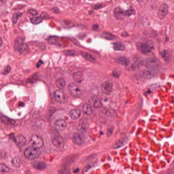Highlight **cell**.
Segmentation results:
<instances>
[{
    "label": "cell",
    "mask_w": 174,
    "mask_h": 174,
    "mask_svg": "<svg viewBox=\"0 0 174 174\" xmlns=\"http://www.w3.org/2000/svg\"><path fill=\"white\" fill-rule=\"evenodd\" d=\"M15 142L17 146L19 147H23L26 144V139L22 135H18L15 138Z\"/></svg>",
    "instance_id": "5bb4252c"
},
{
    "label": "cell",
    "mask_w": 174,
    "mask_h": 174,
    "mask_svg": "<svg viewBox=\"0 0 174 174\" xmlns=\"http://www.w3.org/2000/svg\"><path fill=\"white\" fill-rule=\"evenodd\" d=\"M24 154L27 159L32 160L38 158L40 155V148L30 146L25 149Z\"/></svg>",
    "instance_id": "6da1fadb"
},
{
    "label": "cell",
    "mask_w": 174,
    "mask_h": 174,
    "mask_svg": "<svg viewBox=\"0 0 174 174\" xmlns=\"http://www.w3.org/2000/svg\"><path fill=\"white\" fill-rule=\"evenodd\" d=\"M81 54L83 58L90 62L93 63H94L96 62V59L90 54L85 52H82Z\"/></svg>",
    "instance_id": "d6986e66"
},
{
    "label": "cell",
    "mask_w": 174,
    "mask_h": 174,
    "mask_svg": "<svg viewBox=\"0 0 174 174\" xmlns=\"http://www.w3.org/2000/svg\"><path fill=\"white\" fill-rule=\"evenodd\" d=\"M99 28V25L97 24H94L92 27L94 31H97L98 29Z\"/></svg>",
    "instance_id": "d590c367"
},
{
    "label": "cell",
    "mask_w": 174,
    "mask_h": 174,
    "mask_svg": "<svg viewBox=\"0 0 174 174\" xmlns=\"http://www.w3.org/2000/svg\"><path fill=\"white\" fill-rule=\"evenodd\" d=\"M54 97L56 101L59 103H64L66 101V97L65 94L60 90H56L54 92Z\"/></svg>",
    "instance_id": "52a82bcc"
},
{
    "label": "cell",
    "mask_w": 174,
    "mask_h": 174,
    "mask_svg": "<svg viewBox=\"0 0 174 174\" xmlns=\"http://www.w3.org/2000/svg\"><path fill=\"white\" fill-rule=\"evenodd\" d=\"M6 0H0L1 3H3L6 1Z\"/></svg>",
    "instance_id": "ab89813d"
},
{
    "label": "cell",
    "mask_w": 174,
    "mask_h": 174,
    "mask_svg": "<svg viewBox=\"0 0 174 174\" xmlns=\"http://www.w3.org/2000/svg\"><path fill=\"white\" fill-rule=\"evenodd\" d=\"M10 70L11 67H9V66L6 67L3 70V71L2 72V74L3 75H7L10 72Z\"/></svg>",
    "instance_id": "1f68e13d"
},
{
    "label": "cell",
    "mask_w": 174,
    "mask_h": 174,
    "mask_svg": "<svg viewBox=\"0 0 174 174\" xmlns=\"http://www.w3.org/2000/svg\"><path fill=\"white\" fill-rule=\"evenodd\" d=\"M28 12L30 14L33 16H36L38 14V12L37 11L33 9H30L28 11Z\"/></svg>",
    "instance_id": "836d02e7"
},
{
    "label": "cell",
    "mask_w": 174,
    "mask_h": 174,
    "mask_svg": "<svg viewBox=\"0 0 174 174\" xmlns=\"http://www.w3.org/2000/svg\"><path fill=\"white\" fill-rule=\"evenodd\" d=\"M143 76L146 78H152L156 75V73L153 70H147L143 72Z\"/></svg>",
    "instance_id": "ffe728a7"
},
{
    "label": "cell",
    "mask_w": 174,
    "mask_h": 174,
    "mask_svg": "<svg viewBox=\"0 0 174 174\" xmlns=\"http://www.w3.org/2000/svg\"><path fill=\"white\" fill-rule=\"evenodd\" d=\"M67 123L62 119H59L55 121L54 126L57 131L60 132L64 130L67 127Z\"/></svg>",
    "instance_id": "7c38bea8"
},
{
    "label": "cell",
    "mask_w": 174,
    "mask_h": 174,
    "mask_svg": "<svg viewBox=\"0 0 174 174\" xmlns=\"http://www.w3.org/2000/svg\"><path fill=\"white\" fill-rule=\"evenodd\" d=\"M56 84L57 87L60 89H63L65 87L66 83L63 79L60 78L56 80Z\"/></svg>",
    "instance_id": "cb8c5ba5"
},
{
    "label": "cell",
    "mask_w": 174,
    "mask_h": 174,
    "mask_svg": "<svg viewBox=\"0 0 174 174\" xmlns=\"http://www.w3.org/2000/svg\"><path fill=\"white\" fill-rule=\"evenodd\" d=\"M81 115V110L78 109H72L69 113V115L70 118L73 120H77L80 117Z\"/></svg>",
    "instance_id": "9a60e30c"
},
{
    "label": "cell",
    "mask_w": 174,
    "mask_h": 174,
    "mask_svg": "<svg viewBox=\"0 0 174 174\" xmlns=\"http://www.w3.org/2000/svg\"><path fill=\"white\" fill-rule=\"evenodd\" d=\"M33 166L34 168L38 170H42L45 168L46 164L44 162L40 161H37L34 162Z\"/></svg>",
    "instance_id": "7402d4cb"
},
{
    "label": "cell",
    "mask_w": 174,
    "mask_h": 174,
    "mask_svg": "<svg viewBox=\"0 0 174 174\" xmlns=\"http://www.w3.org/2000/svg\"><path fill=\"white\" fill-rule=\"evenodd\" d=\"M102 37L104 39L109 40H114L116 38L115 36L113 34L108 32H103L102 34Z\"/></svg>",
    "instance_id": "603a6c76"
},
{
    "label": "cell",
    "mask_w": 174,
    "mask_h": 174,
    "mask_svg": "<svg viewBox=\"0 0 174 174\" xmlns=\"http://www.w3.org/2000/svg\"><path fill=\"white\" fill-rule=\"evenodd\" d=\"M135 13V11L133 8H130L128 10L125 11V15L126 16H129L132 15L134 14Z\"/></svg>",
    "instance_id": "83f0119b"
},
{
    "label": "cell",
    "mask_w": 174,
    "mask_h": 174,
    "mask_svg": "<svg viewBox=\"0 0 174 174\" xmlns=\"http://www.w3.org/2000/svg\"><path fill=\"white\" fill-rule=\"evenodd\" d=\"M83 111L87 115H91L92 114L93 109L90 105L87 103H85L83 106L82 107Z\"/></svg>",
    "instance_id": "44dd1931"
},
{
    "label": "cell",
    "mask_w": 174,
    "mask_h": 174,
    "mask_svg": "<svg viewBox=\"0 0 174 174\" xmlns=\"http://www.w3.org/2000/svg\"><path fill=\"white\" fill-rule=\"evenodd\" d=\"M0 168L1 172L2 173H7L9 171V169L4 164H0Z\"/></svg>",
    "instance_id": "f546056e"
},
{
    "label": "cell",
    "mask_w": 174,
    "mask_h": 174,
    "mask_svg": "<svg viewBox=\"0 0 174 174\" xmlns=\"http://www.w3.org/2000/svg\"><path fill=\"white\" fill-rule=\"evenodd\" d=\"M49 42L51 43H54L58 40V38L55 37H52L49 39Z\"/></svg>",
    "instance_id": "d6a6232c"
},
{
    "label": "cell",
    "mask_w": 174,
    "mask_h": 174,
    "mask_svg": "<svg viewBox=\"0 0 174 174\" xmlns=\"http://www.w3.org/2000/svg\"><path fill=\"white\" fill-rule=\"evenodd\" d=\"M68 89L71 94L76 97H79L82 94V90L76 83H70L69 85Z\"/></svg>",
    "instance_id": "3957f363"
},
{
    "label": "cell",
    "mask_w": 174,
    "mask_h": 174,
    "mask_svg": "<svg viewBox=\"0 0 174 174\" xmlns=\"http://www.w3.org/2000/svg\"><path fill=\"white\" fill-rule=\"evenodd\" d=\"M52 141L53 144L56 147H62L64 146V139L61 136H55L52 139Z\"/></svg>",
    "instance_id": "4fadbf2b"
},
{
    "label": "cell",
    "mask_w": 174,
    "mask_h": 174,
    "mask_svg": "<svg viewBox=\"0 0 174 174\" xmlns=\"http://www.w3.org/2000/svg\"><path fill=\"white\" fill-rule=\"evenodd\" d=\"M144 65L146 67L150 69H154L161 66V63L159 60L155 57L147 58L144 61Z\"/></svg>",
    "instance_id": "7a4b0ae2"
},
{
    "label": "cell",
    "mask_w": 174,
    "mask_h": 174,
    "mask_svg": "<svg viewBox=\"0 0 174 174\" xmlns=\"http://www.w3.org/2000/svg\"><path fill=\"white\" fill-rule=\"evenodd\" d=\"M26 47L24 43V40L22 38L19 37L16 39L14 45V48L16 51L22 53L25 50Z\"/></svg>",
    "instance_id": "5b68a950"
},
{
    "label": "cell",
    "mask_w": 174,
    "mask_h": 174,
    "mask_svg": "<svg viewBox=\"0 0 174 174\" xmlns=\"http://www.w3.org/2000/svg\"><path fill=\"white\" fill-rule=\"evenodd\" d=\"M153 48V45L152 43L150 41H147L142 43L139 47L140 51L143 53H149L152 51Z\"/></svg>",
    "instance_id": "8992f818"
},
{
    "label": "cell",
    "mask_w": 174,
    "mask_h": 174,
    "mask_svg": "<svg viewBox=\"0 0 174 174\" xmlns=\"http://www.w3.org/2000/svg\"><path fill=\"white\" fill-rule=\"evenodd\" d=\"M22 14L20 13H15L14 14L12 17V21L13 24L16 23L19 17L21 16Z\"/></svg>",
    "instance_id": "f1b7e54d"
},
{
    "label": "cell",
    "mask_w": 174,
    "mask_h": 174,
    "mask_svg": "<svg viewBox=\"0 0 174 174\" xmlns=\"http://www.w3.org/2000/svg\"><path fill=\"white\" fill-rule=\"evenodd\" d=\"M128 141L127 138H123L120 139L114 144L113 145V147L114 149L120 148V147H122L126 144L128 142Z\"/></svg>",
    "instance_id": "2e32d148"
},
{
    "label": "cell",
    "mask_w": 174,
    "mask_h": 174,
    "mask_svg": "<svg viewBox=\"0 0 174 174\" xmlns=\"http://www.w3.org/2000/svg\"><path fill=\"white\" fill-rule=\"evenodd\" d=\"M114 48L115 50L117 51H121L124 50V45L120 42H116L114 44Z\"/></svg>",
    "instance_id": "484cf974"
},
{
    "label": "cell",
    "mask_w": 174,
    "mask_h": 174,
    "mask_svg": "<svg viewBox=\"0 0 174 174\" xmlns=\"http://www.w3.org/2000/svg\"><path fill=\"white\" fill-rule=\"evenodd\" d=\"M113 15L117 20H123L126 16L125 11L121 8L118 7L115 8L113 11Z\"/></svg>",
    "instance_id": "ba28073f"
},
{
    "label": "cell",
    "mask_w": 174,
    "mask_h": 174,
    "mask_svg": "<svg viewBox=\"0 0 174 174\" xmlns=\"http://www.w3.org/2000/svg\"><path fill=\"white\" fill-rule=\"evenodd\" d=\"M168 11V6L166 3L161 6L158 12V16L160 19H163L166 16Z\"/></svg>",
    "instance_id": "30bf717a"
},
{
    "label": "cell",
    "mask_w": 174,
    "mask_h": 174,
    "mask_svg": "<svg viewBox=\"0 0 174 174\" xmlns=\"http://www.w3.org/2000/svg\"><path fill=\"white\" fill-rule=\"evenodd\" d=\"M42 19H46L48 17L47 14L46 13H43L41 14V16Z\"/></svg>",
    "instance_id": "8d00e7d4"
},
{
    "label": "cell",
    "mask_w": 174,
    "mask_h": 174,
    "mask_svg": "<svg viewBox=\"0 0 174 174\" xmlns=\"http://www.w3.org/2000/svg\"><path fill=\"white\" fill-rule=\"evenodd\" d=\"M103 93L107 95H109L113 90V84L109 81H106L102 83L101 86Z\"/></svg>",
    "instance_id": "9c48e42d"
},
{
    "label": "cell",
    "mask_w": 174,
    "mask_h": 174,
    "mask_svg": "<svg viewBox=\"0 0 174 174\" xmlns=\"http://www.w3.org/2000/svg\"><path fill=\"white\" fill-rule=\"evenodd\" d=\"M29 144L30 146L40 148L44 145L43 139L40 136L37 135L32 136L30 139Z\"/></svg>",
    "instance_id": "277c9868"
},
{
    "label": "cell",
    "mask_w": 174,
    "mask_h": 174,
    "mask_svg": "<svg viewBox=\"0 0 174 174\" xmlns=\"http://www.w3.org/2000/svg\"><path fill=\"white\" fill-rule=\"evenodd\" d=\"M42 19L41 17H32L31 19V22L34 25H38L40 24L42 22Z\"/></svg>",
    "instance_id": "4316f807"
},
{
    "label": "cell",
    "mask_w": 174,
    "mask_h": 174,
    "mask_svg": "<svg viewBox=\"0 0 174 174\" xmlns=\"http://www.w3.org/2000/svg\"><path fill=\"white\" fill-rule=\"evenodd\" d=\"M136 0L138 2H140L143 1V0Z\"/></svg>",
    "instance_id": "60d3db41"
},
{
    "label": "cell",
    "mask_w": 174,
    "mask_h": 174,
    "mask_svg": "<svg viewBox=\"0 0 174 174\" xmlns=\"http://www.w3.org/2000/svg\"><path fill=\"white\" fill-rule=\"evenodd\" d=\"M53 11L54 13H57L59 11V10H58V8L54 7L53 9Z\"/></svg>",
    "instance_id": "74e56055"
},
{
    "label": "cell",
    "mask_w": 174,
    "mask_h": 174,
    "mask_svg": "<svg viewBox=\"0 0 174 174\" xmlns=\"http://www.w3.org/2000/svg\"><path fill=\"white\" fill-rule=\"evenodd\" d=\"M101 105H102V103L100 101L96 100L94 101V103L93 106L95 108H98L100 107Z\"/></svg>",
    "instance_id": "4dcf8cb0"
},
{
    "label": "cell",
    "mask_w": 174,
    "mask_h": 174,
    "mask_svg": "<svg viewBox=\"0 0 174 174\" xmlns=\"http://www.w3.org/2000/svg\"><path fill=\"white\" fill-rule=\"evenodd\" d=\"M73 79L77 83L82 82L84 79L83 75L82 73L81 72H76L73 75Z\"/></svg>",
    "instance_id": "e0dca14e"
},
{
    "label": "cell",
    "mask_w": 174,
    "mask_h": 174,
    "mask_svg": "<svg viewBox=\"0 0 174 174\" xmlns=\"http://www.w3.org/2000/svg\"><path fill=\"white\" fill-rule=\"evenodd\" d=\"M161 56L166 61H168L170 59L171 55L167 50H164L161 54Z\"/></svg>",
    "instance_id": "d4e9b609"
},
{
    "label": "cell",
    "mask_w": 174,
    "mask_h": 174,
    "mask_svg": "<svg viewBox=\"0 0 174 174\" xmlns=\"http://www.w3.org/2000/svg\"><path fill=\"white\" fill-rule=\"evenodd\" d=\"M85 139L84 135L82 133H75L72 137V140L74 143L78 145H82L84 144Z\"/></svg>",
    "instance_id": "8fae6325"
},
{
    "label": "cell",
    "mask_w": 174,
    "mask_h": 174,
    "mask_svg": "<svg viewBox=\"0 0 174 174\" xmlns=\"http://www.w3.org/2000/svg\"><path fill=\"white\" fill-rule=\"evenodd\" d=\"M102 7V5H97L94 6V9H98Z\"/></svg>",
    "instance_id": "f35d334b"
},
{
    "label": "cell",
    "mask_w": 174,
    "mask_h": 174,
    "mask_svg": "<svg viewBox=\"0 0 174 174\" xmlns=\"http://www.w3.org/2000/svg\"><path fill=\"white\" fill-rule=\"evenodd\" d=\"M116 61L119 64L123 66H127L129 63V59L126 57L123 56L116 58Z\"/></svg>",
    "instance_id": "ac0fdd59"
},
{
    "label": "cell",
    "mask_w": 174,
    "mask_h": 174,
    "mask_svg": "<svg viewBox=\"0 0 174 174\" xmlns=\"http://www.w3.org/2000/svg\"><path fill=\"white\" fill-rule=\"evenodd\" d=\"M69 171L68 170L66 169H62V170H61L60 172V174H68V173H69Z\"/></svg>",
    "instance_id": "e575fe53"
}]
</instances>
